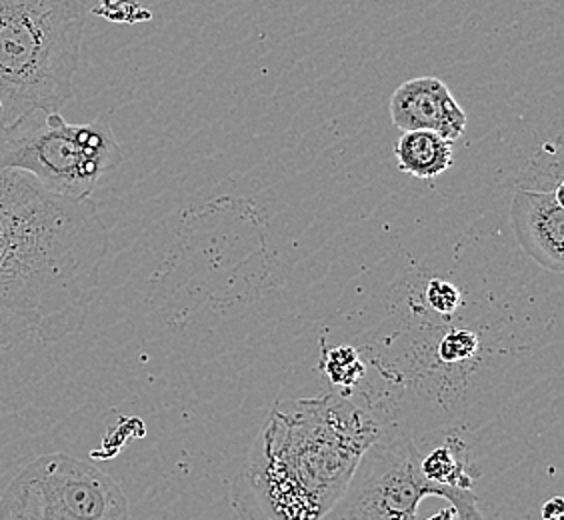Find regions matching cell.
Wrapping results in <instances>:
<instances>
[{"label":"cell","instance_id":"obj_1","mask_svg":"<svg viewBox=\"0 0 564 520\" xmlns=\"http://www.w3.org/2000/svg\"><path fill=\"white\" fill-rule=\"evenodd\" d=\"M109 230L93 198L0 173V353L78 333L95 303Z\"/></svg>","mask_w":564,"mask_h":520},{"label":"cell","instance_id":"obj_2","mask_svg":"<svg viewBox=\"0 0 564 520\" xmlns=\"http://www.w3.org/2000/svg\"><path fill=\"white\" fill-rule=\"evenodd\" d=\"M379 436V421L337 392L276 402L232 478V509L240 520H323Z\"/></svg>","mask_w":564,"mask_h":520},{"label":"cell","instance_id":"obj_3","mask_svg":"<svg viewBox=\"0 0 564 520\" xmlns=\"http://www.w3.org/2000/svg\"><path fill=\"white\" fill-rule=\"evenodd\" d=\"M87 0H0V130L75 97Z\"/></svg>","mask_w":564,"mask_h":520},{"label":"cell","instance_id":"obj_4","mask_svg":"<svg viewBox=\"0 0 564 520\" xmlns=\"http://www.w3.org/2000/svg\"><path fill=\"white\" fill-rule=\"evenodd\" d=\"M122 159L105 117L73 124L61 112H36L0 130V173L29 174L44 191L66 198H93L98 183Z\"/></svg>","mask_w":564,"mask_h":520},{"label":"cell","instance_id":"obj_5","mask_svg":"<svg viewBox=\"0 0 564 520\" xmlns=\"http://www.w3.org/2000/svg\"><path fill=\"white\" fill-rule=\"evenodd\" d=\"M411 436L382 434L360 456L343 497L323 520H419L421 500L445 499L458 520H485L473 490L426 480Z\"/></svg>","mask_w":564,"mask_h":520},{"label":"cell","instance_id":"obj_6","mask_svg":"<svg viewBox=\"0 0 564 520\" xmlns=\"http://www.w3.org/2000/svg\"><path fill=\"white\" fill-rule=\"evenodd\" d=\"M0 520H131L115 478L73 456H39L11 480Z\"/></svg>","mask_w":564,"mask_h":520},{"label":"cell","instance_id":"obj_7","mask_svg":"<svg viewBox=\"0 0 564 520\" xmlns=\"http://www.w3.org/2000/svg\"><path fill=\"white\" fill-rule=\"evenodd\" d=\"M564 183L554 191L519 188L510 205V225L521 249L546 271L564 269Z\"/></svg>","mask_w":564,"mask_h":520},{"label":"cell","instance_id":"obj_8","mask_svg":"<svg viewBox=\"0 0 564 520\" xmlns=\"http://www.w3.org/2000/svg\"><path fill=\"white\" fill-rule=\"evenodd\" d=\"M392 124L402 132L429 130L455 142L467 129V115L453 97L451 88L436 76H419L402 83L392 93Z\"/></svg>","mask_w":564,"mask_h":520},{"label":"cell","instance_id":"obj_9","mask_svg":"<svg viewBox=\"0 0 564 520\" xmlns=\"http://www.w3.org/2000/svg\"><path fill=\"white\" fill-rule=\"evenodd\" d=\"M394 154L402 173L423 181L441 176L455 163L453 142L429 130L402 132Z\"/></svg>","mask_w":564,"mask_h":520},{"label":"cell","instance_id":"obj_10","mask_svg":"<svg viewBox=\"0 0 564 520\" xmlns=\"http://www.w3.org/2000/svg\"><path fill=\"white\" fill-rule=\"evenodd\" d=\"M421 468L426 480L443 487L473 490L475 485L468 470L467 446L460 438H448L445 445L436 446L431 455L421 458Z\"/></svg>","mask_w":564,"mask_h":520},{"label":"cell","instance_id":"obj_11","mask_svg":"<svg viewBox=\"0 0 564 520\" xmlns=\"http://www.w3.org/2000/svg\"><path fill=\"white\" fill-rule=\"evenodd\" d=\"M321 355H323L321 369L325 372L328 384L333 387L330 392L352 399L362 380L367 379V365L362 362L357 348L352 345L326 347L323 343Z\"/></svg>","mask_w":564,"mask_h":520},{"label":"cell","instance_id":"obj_12","mask_svg":"<svg viewBox=\"0 0 564 520\" xmlns=\"http://www.w3.org/2000/svg\"><path fill=\"white\" fill-rule=\"evenodd\" d=\"M424 304L436 316H453L458 313L463 304V293L458 291L455 282L446 279H433L426 284Z\"/></svg>","mask_w":564,"mask_h":520},{"label":"cell","instance_id":"obj_13","mask_svg":"<svg viewBox=\"0 0 564 520\" xmlns=\"http://www.w3.org/2000/svg\"><path fill=\"white\" fill-rule=\"evenodd\" d=\"M564 500L561 497H554L544 505L543 519H563Z\"/></svg>","mask_w":564,"mask_h":520},{"label":"cell","instance_id":"obj_14","mask_svg":"<svg viewBox=\"0 0 564 520\" xmlns=\"http://www.w3.org/2000/svg\"><path fill=\"white\" fill-rule=\"evenodd\" d=\"M429 520H458V517H456V510L453 509V507H446V509L438 510V512Z\"/></svg>","mask_w":564,"mask_h":520},{"label":"cell","instance_id":"obj_15","mask_svg":"<svg viewBox=\"0 0 564 520\" xmlns=\"http://www.w3.org/2000/svg\"><path fill=\"white\" fill-rule=\"evenodd\" d=\"M543 520H563V519H543Z\"/></svg>","mask_w":564,"mask_h":520}]
</instances>
